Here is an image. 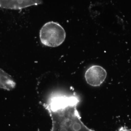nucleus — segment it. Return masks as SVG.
Wrapping results in <instances>:
<instances>
[{
    "label": "nucleus",
    "mask_w": 131,
    "mask_h": 131,
    "mask_svg": "<svg viewBox=\"0 0 131 131\" xmlns=\"http://www.w3.org/2000/svg\"><path fill=\"white\" fill-rule=\"evenodd\" d=\"M107 73L101 66L94 65L89 68L85 73V80L87 83L93 86H98L105 80Z\"/></svg>",
    "instance_id": "2"
},
{
    "label": "nucleus",
    "mask_w": 131,
    "mask_h": 131,
    "mask_svg": "<svg viewBox=\"0 0 131 131\" xmlns=\"http://www.w3.org/2000/svg\"><path fill=\"white\" fill-rule=\"evenodd\" d=\"M66 33L63 27L57 22L49 21L42 26L39 38L42 44L47 47H58L65 40Z\"/></svg>",
    "instance_id": "1"
},
{
    "label": "nucleus",
    "mask_w": 131,
    "mask_h": 131,
    "mask_svg": "<svg viewBox=\"0 0 131 131\" xmlns=\"http://www.w3.org/2000/svg\"><path fill=\"white\" fill-rule=\"evenodd\" d=\"M42 3V0H0V8L21 9Z\"/></svg>",
    "instance_id": "3"
}]
</instances>
